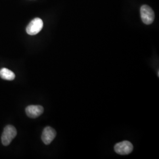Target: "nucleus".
I'll return each instance as SVG.
<instances>
[{
  "label": "nucleus",
  "instance_id": "1",
  "mask_svg": "<svg viewBox=\"0 0 159 159\" xmlns=\"http://www.w3.org/2000/svg\"><path fill=\"white\" fill-rule=\"evenodd\" d=\"M17 130L13 125H7L4 129L1 136L2 144L6 146L9 145L12 140L17 136Z\"/></svg>",
  "mask_w": 159,
  "mask_h": 159
},
{
  "label": "nucleus",
  "instance_id": "2",
  "mask_svg": "<svg viewBox=\"0 0 159 159\" xmlns=\"http://www.w3.org/2000/svg\"><path fill=\"white\" fill-rule=\"evenodd\" d=\"M43 27V21L40 18H35L29 23L26 28L27 33L34 35L39 33Z\"/></svg>",
  "mask_w": 159,
  "mask_h": 159
},
{
  "label": "nucleus",
  "instance_id": "3",
  "mask_svg": "<svg viewBox=\"0 0 159 159\" xmlns=\"http://www.w3.org/2000/svg\"><path fill=\"white\" fill-rule=\"evenodd\" d=\"M140 15L143 22L145 24H152L154 20V12L153 10L147 5H143L140 8Z\"/></svg>",
  "mask_w": 159,
  "mask_h": 159
},
{
  "label": "nucleus",
  "instance_id": "4",
  "mask_svg": "<svg viewBox=\"0 0 159 159\" xmlns=\"http://www.w3.org/2000/svg\"><path fill=\"white\" fill-rule=\"evenodd\" d=\"M133 150V146L130 142L123 141L117 143L114 146L115 152L119 154L126 155L131 153Z\"/></svg>",
  "mask_w": 159,
  "mask_h": 159
},
{
  "label": "nucleus",
  "instance_id": "5",
  "mask_svg": "<svg viewBox=\"0 0 159 159\" xmlns=\"http://www.w3.org/2000/svg\"><path fill=\"white\" fill-rule=\"evenodd\" d=\"M56 136V130L51 127H46L43 131L41 139L45 144L48 145L53 141Z\"/></svg>",
  "mask_w": 159,
  "mask_h": 159
},
{
  "label": "nucleus",
  "instance_id": "6",
  "mask_svg": "<svg viewBox=\"0 0 159 159\" xmlns=\"http://www.w3.org/2000/svg\"><path fill=\"white\" fill-rule=\"evenodd\" d=\"M25 112L29 117L35 119L43 114L44 112V108L41 106L31 105L25 108Z\"/></svg>",
  "mask_w": 159,
  "mask_h": 159
},
{
  "label": "nucleus",
  "instance_id": "7",
  "mask_svg": "<svg viewBox=\"0 0 159 159\" xmlns=\"http://www.w3.org/2000/svg\"><path fill=\"white\" fill-rule=\"evenodd\" d=\"M0 77L2 79L12 81L15 79L16 75L9 69L2 68L0 70Z\"/></svg>",
  "mask_w": 159,
  "mask_h": 159
}]
</instances>
